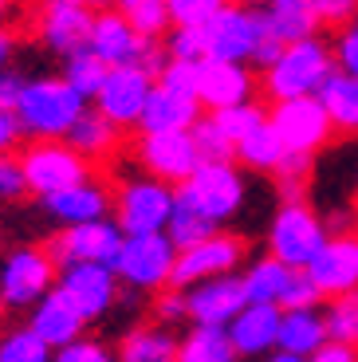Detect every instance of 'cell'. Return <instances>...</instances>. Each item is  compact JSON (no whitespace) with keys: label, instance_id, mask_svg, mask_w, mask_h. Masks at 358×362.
Wrapping results in <instances>:
<instances>
[{"label":"cell","instance_id":"cell-38","mask_svg":"<svg viewBox=\"0 0 358 362\" xmlns=\"http://www.w3.org/2000/svg\"><path fill=\"white\" fill-rule=\"evenodd\" d=\"M193 142H197L201 162H233V158H236L233 138H229L221 127H216V118H213V115H201L197 122H193Z\"/></svg>","mask_w":358,"mask_h":362},{"label":"cell","instance_id":"cell-12","mask_svg":"<svg viewBox=\"0 0 358 362\" xmlns=\"http://www.w3.org/2000/svg\"><path fill=\"white\" fill-rule=\"evenodd\" d=\"M20 165H24V177H28V193H36V197L59 193V189H67V185H75V181L91 177V162L75 150V146L63 142V138L28 146Z\"/></svg>","mask_w":358,"mask_h":362},{"label":"cell","instance_id":"cell-54","mask_svg":"<svg viewBox=\"0 0 358 362\" xmlns=\"http://www.w3.org/2000/svg\"><path fill=\"white\" fill-rule=\"evenodd\" d=\"M244 4H252V8H264V4H268V0H244Z\"/></svg>","mask_w":358,"mask_h":362},{"label":"cell","instance_id":"cell-28","mask_svg":"<svg viewBox=\"0 0 358 362\" xmlns=\"http://www.w3.org/2000/svg\"><path fill=\"white\" fill-rule=\"evenodd\" d=\"M260 16H264V28H268L279 44H291V40H304V36L319 32L311 0H268L260 8Z\"/></svg>","mask_w":358,"mask_h":362},{"label":"cell","instance_id":"cell-1","mask_svg":"<svg viewBox=\"0 0 358 362\" xmlns=\"http://www.w3.org/2000/svg\"><path fill=\"white\" fill-rule=\"evenodd\" d=\"M83 107H87V99L63 75H44V79H24V90H20L12 110L20 118L24 138L52 142V138H67Z\"/></svg>","mask_w":358,"mask_h":362},{"label":"cell","instance_id":"cell-17","mask_svg":"<svg viewBox=\"0 0 358 362\" xmlns=\"http://www.w3.org/2000/svg\"><path fill=\"white\" fill-rule=\"evenodd\" d=\"M307 276L315 280V288L323 291V299L347 296L358 291V233H339L327 236V245L315 252V260L307 264Z\"/></svg>","mask_w":358,"mask_h":362},{"label":"cell","instance_id":"cell-40","mask_svg":"<svg viewBox=\"0 0 358 362\" xmlns=\"http://www.w3.org/2000/svg\"><path fill=\"white\" fill-rule=\"evenodd\" d=\"M311 154H284V162L276 165V181L287 197H304V185H307V173H311Z\"/></svg>","mask_w":358,"mask_h":362},{"label":"cell","instance_id":"cell-5","mask_svg":"<svg viewBox=\"0 0 358 362\" xmlns=\"http://www.w3.org/2000/svg\"><path fill=\"white\" fill-rule=\"evenodd\" d=\"M201 36H205V59L252 64L260 44H264V16L244 0H229L221 12H213L201 24Z\"/></svg>","mask_w":358,"mask_h":362},{"label":"cell","instance_id":"cell-9","mask_svg":"<svg viewBox=\"0 0 358 362\" xmlns=\"http://www.w3.org/2000/svg\"><path fill=\"white\" fill-rule=\"evenodd\" d=\"M87 47H91V52H99V59H103V64H110V67L142 64V67H150V71L158 75L161 64H166V59L158 55V44L146 40L118 8H99V12H95Z\"/></svg>","mask_w":358,"mask_h":362},{"label":"cell","instance_id":"cell-39","mask_svg":"<svg viewBox=\"0 0 358 362\" xmlns=\"http://www.w3.org/2000/svg\"><path fill=\"white\" fill-rule=\"evenodd\" d=\"M205 115H213V118H216V127H221L224 134L233 138V146H236L252 127H260V122L268 118V110L260 107L256 99H248V103H236V107H224V110H205Z\"/></svg>","mask_w":358,"mask_h":362},{"label":"cell","instance_id":"cell-7","mask_svg":"<svg viewBox=\"0 0 358 362\" xmlns=\"http://www.w3.org/2000/svg\"><path fill=\"white\" fill-rule=\"evenodd\" d=\"M55 276L59 264L47 248H12L0 264V303L8 311H28L55 288Z\"/></svg>","mask_w":358,"mask_h":362},{"label":"cell","instance_id":"cell-16","mask_svg":"<svg viewBox=\"0 0 358 362\" xmlns=\"http://www.w3.org/2000/svg\"><path fill=\"white\" fill-rule=\"evenodd\" d=\"M134 158L142 165V173L170 181V185H181L201 165L193 130H161V134H146L142 130V138L134 142Z\"/></svg>","mask_w":358,"mask_h":362},{"label":"cell","instance_id":"cell-2","mask_svg":"<svg viewBox=\"0 0 358 362\" xmlns=\"http://www.w3.org/2000/svg\"><path fill=\"white\" fill-rule=\"evenodd\" d=\"M335 71V47L315 32V36L291 40L279 47V55L264 67V95L272 103L279 99H299V95H319V87Z\"/></svg>","mask_w":358,"mask_h":362},{"label":"cell","instance_id":"cell-13","mask_svg":"<svg viewBox=\"0 0 358 362\" xmlns=\"http://www.w3.org/2000/svg\"><path fill=\"white\" fill-rule=\"evenodd\" d=\"M118 272L110 264H63L55 276V291H59L87 323L103 319L118 303Z\"/></svg>","mask_w":358,"mask_h":362},{"label":"cell","instance_id":"cell-44","mask_svg":"<svg viewBox=\"0 0 358 362\" xmlns=\"http://www.w3.org/2000/svg\"><path fill=\"white\" fill-rule=\"evenodd\" d=\"M229 0H166L170 8V24H185V28H201L213 12H221Z\"/></svg>","mask_w":358,"mask_h":362},{"label":"cell","instance_id":"cell-49","mask_svg":"<svg viewBox=\"0 0 358 362\" xmlns=\"http://www.w3.org/2000/svg\"><path fill=\"white\" fill-rule=\"evenodd\" d=\"M307 362H358V346L354 343H335V339H327V343H323Z\"/></svg>","mask_w":358,"mask_h":362},{"label":"cell","instance_id":"cell-24","mask_svg":"<svg viewBox=\"0 0 358 362\" xmlns=\"http://www.w3.org/2000/svg\"><path fill=\"white\" fill-rule=\"evenodd\" d=\"M28 327H32V331H36V335L55 351V346H67L71 339H79L83 327H87V319H83L79 311H75L71 303L52 288L40 303L28 308Z\"/></svg>","mask_w":358,"mask_h":362},{"label":"cell","instance_id":"cell-11","mask_svg":"<svg viewBox=\"0 0 358 362\" xmlns=\"http://www.w3.org/2000/svg\"><path fill=\"white\" fill-rule=\"evenodd\" d=\"M276 134L284 138L287 154H319L323 146H331L335 127L331 115L323 110L319 95H299V99H279L268 110Z\"/></svg>","mask_w":358,"mask_h":362},{"label":"cell","instance_id":"cell-48","mask_svg":"<svg viewBox=\"0 0 358 362\" xmlns=\"http://www.w3.org/2000/svg\"><path fill=\"white\" fill-rule=\"evenodd\" d=\"M319 28H342L358 16V0H311Z\"/></svg>","mask_w":358,"mask_h":362},{"label":"cell","instance_id":"cell-3","mask_svg":"<svg viewBox=\"0 0 358 362\" xmlns=\"http://www.w3.org/2000/svg\"><path fill=\"white\" fill-rule=\"evenodd\" d=\"M178 197L189 201L193 209H201L209 221L224 228V221L241 217L244 197H248V181H244V165L233 162H201L178 185Z\"/></svg>","mask_w":358,"mask_h":362},{"label":"cell","instance_id":"cell-37","mask_svg":"<svg viewBox=\"0 0 358 362\" xmlns=\"http://www.w3.org/2000/svg\"><path fill=\"white\" fill-rule=\"evenodd\" d=\"M323 319H327V335L335 343H354L358 346V291L335 296L323 303Z\"/></svg>","mask_w":358,"mask_h":362},{"label":"cell","instance_id":"cell-15","mask_svg":"<svg viewBox=\"0 0 358 362\" xmlns=\"http://www.w3.org/2000/svg\"><path fill=\"white\" fill-rule=\"evenodd\" d=\"M158 75L142 64H122V67H110L107 79H103L99 95H95V107L115 122V127H138L142 122V110L146 99H150Z\"/></svg>","mask_w":358,"mask_h":362},{"label":"cell","instance_id":"cell-8","mask_svg":"<svg viewBox=\"0 0 358 362\" xmlns=\"http://www.w3.org/2000/svg\"><path fill=\"white\" fill-rule=\"evenodd\" d=\"M178 201V185L161 177H130L115 193V221L122 233H166V221Z\"/></svg>","mask_w":358,"mask_h":362},{"label":"cell","instance_id":"cell-6","mask_svg":"<svg viewBox=\"0 0 358 362\" xmlns=\"http://www.w3.org/2000/svg\"><path fill=\"white\" fill-rule=\"evenodd\" d=\"M173 260H178V245L166 233H126L115 272L126 288L161 291L173 280Z\"/></svg>","mask_w":358,"mask_h":362},{"label":"cell","instance_id":"cell-52","mask_svg":"<svg viewBox=\"0 0 358 362\" xmlns=\"http://www.w3.org/2000/svg\"><path fill=\"white\" fill-rule=\"evenodd\" d=\"M12 52H16V40H12V32L4 24H0V67H8Z\"/></svg>","mask_w":358,"mask_h":362},{"label":"cell","instance_id":"cell-31","mask_svg":"<svg viewBox=\"0 0 358 362\" xmlns=\"http://www.w3.org/2000/svg\"><path fill=\"white\" fill-rule=\"evenodd\" d=\"M178 362H241V354L224 327L189 323V331L178 339Z\"/></svg>","mask_w":358,"mask_h":362},{"label":"cell","instance_id":"cell-32","mask_svg":"<svg viewBox=\"0 0 358 362\" xmlns=\"http://www.w3.org/2000/svg\"><path fill=\"white\" fill-rule=\"evenodd\" d=\"M287 146L284 138L276 134V127H272V118H264L260 127H252L248 134L236 142V162L244 165V170H256V173H276V165L284 162Z\"/></svg>","mask_w":358,"mask_h":362},{"label":"cell","instance_id":"cell-23","mask_svg":"<svg viewBox=\"0 0 358 362\" xmlns=\"http://www.w3.org/2000/svg\"><path fill=\"white\" fill-rule=\"evenodd\" d=\"M201 115H205V107H201L197 95L178 90V87H170V83H154L138 130H146V134H161V130H193V122H197Z\"/></svg>","mask_w":358,"mask_h":362},{"label":"cell","instance_id":"cell-50","mask_svg":"<svg viewBox=\"0 0 358 362\" xmlns=\"http://www.w3.org/2000/svg\"><path fill=\"white\" fill-rule=\"evenodd\" d=\"M24 138V130H20V118L12 107H0V154H12V146Z\"/></svg>","mask_w":358,"mask_h":362},{"label":"cell","instance_id":"cell-42","mask_svg":"<svg viewBox=\"0 0 358 362\" xmlns=\"http://www.w3.org/2000/svg\"><path fill=\"white\" fill-rule=\"evenodd\" d=\"M166 55L170 59H205V36H201V28L170 24V32H166Z\"/></svg>","mask_w":358,"mask_h":362},{"label":"cell","instance_id":"cell-41","mask_svg":"<svg viewBox=\"0 0 358 362\" xmlns=\"http://www.w3.org/2000/svg\"><path fill=\"white\" fill-rule=\"evenodd\" d=\"M327 299H323V291L315 288V280L307 276V268H296L291 272V280H287L284 296H279V308H323Z\"/></svg>","mask_w":358,"mask_h":362},{"label":"cell","instance_id":"cell-45","mask_svg":"<svg viewBox=\"0 0 358 362\" xmlns=\"http://www.w3.org/2000/svg\"><path fill=\"white\" fill-rule=\"evenodd\" d=\"M154 319L166 327H178V323H189V303H185V291L181 288H161L158 303H154Z\"/></svg>","mask_w":358,"mask_h":362},{"label":"cell","instance_id":"cell-46","mask_svg":"<svg viewBox=\"0 0 358 362\" xmlns=\"http://www.w3.org/2000/svg\"><path fill=\"white\" fill-rule=\"evenodd\" d=\"M331 47H335V67L358 79V16L339 28V40Z\"/></svg>","mask_w":358,"mask_h":362},{"label":"cell","instance_id":"cell-55","mask_svg":"<svg viewBox=\"0 0 358 362\" xmlns=\"http://www.w3.org/2000/svg\"><path fill=\"white\" fill-rule=\"evenodd\" d=\"M354 233H358V205H354Z\"/></svg>","mask_w":358,"mask_h":362},{"label":"cell","instance_id":"cell-21","mask_svg":"<svg viewBox=\"0 0 358 362\" xmlns=\"http://www.w3.org/2000/svg\"><path fill=\"white\" fill-rule=\"evenodd\" d=\"M279 319H284L279 303H252L248 299L224 331H229L241 358H264L268 351L279 346Z\"/></svg>","mask_w":358,"mask_h":362},{"label":"cell","instance_id":"cell-26","mask_svg":"<svg viewBox=\"0 0 358 362\" xmlns=\"http://www.w3.org/2000/svg\"><path fill=\"white\" fill-rule=\"evenodd\" d=\"M67 146H75L87 162H99V158H110L122 146V127H115L99 107H83V115L75 118V127L63 138Z\"/></svg>","mask_w":358,"mask_h":362},{"label":"cell","instance_id":"cell-22","mask_svg":"<svg viewBox=\"0 0 358 362\" xmlns=\"http://www.w3.org/2000/svg\"><path fill=\"white\" fill-rule=\"evenodd\" d=\"M40 205H44V213L52 221H59V225H83V221L107 217L110 209H115V197H110V189L103 181L87 177V181H75V185H67V189H59V193L40 197Z\"/></svg>","mask_w":358,"mask_h":362},{"label":"cell","instance_id":"cell-53","mask_svg":"<svg viewBox=\"0 0 358 362\" xmlns=\"http://www.w3.org/2000/svg\"><path fill=\"white\" fill-rule=\"evenodd\" d=\"M256 362H307V358H299V354H291V351H279V346H276V351H268L264 358H256Z\"/></svg>","mask_w":358,"mask_h":362},{"label":"cell","instance_id":"cell-29","mask_svg":"<svg viewBox=\"0 0 358 362\" xmlns=\"http://www.w3.org/2000/svg\"><path fill=\"white\" fill-rule=\"evenodd\" d=\"M319 103L331 115L335 134H358V79L335 67L331 79L319 87Z\"/></svg>","mask_w":358,"mask_h":362},{"label":"cell","instance_id":"cell-35","mask_svg":"<svg viewBox=\"0 0 358 362\" xmlns=\"http://www.w3.org/2000/svg\"><path fill=\"white\" fill-rule=\"evenodd\" d=\"M115 8L122 12L146 40H161L170 32V8H166V0H115Z\"/></svg>","mask_w":358,"mask_h":362},{"label":"cell","instance_id":"cell-56","mask_svg":"<svg viewBox=\"0 0 358 362\" xmlns=\"http://www.w3.org/2000/svg\"><path fill=\"white\" fill-rule=\"evenodd\" d=\"M91 4H107V0H91Z\"/></svg>","mask_w":358,"mask_h":362},{"label":"cell","instance_id":"cell-51","mask_svg":"<svg viewBox=\"0 0 358 362\" xmlns=\"http://www.w3.org/2000/svg\"><path fill=\"white\" fill-rule=\"evenodd\" d=\"M20 90H24V75L8 71V67H0V107H16Z\"/></svg>","mask_w":358,"mask_h":362},{"label":"cell","instance_id":"cell-33","mask_svg":"<svg viewBox=\"0 0 358 362\" xmlns=\"http://www.w3.org/2000/svg\"><path fill=\"white\" fill-rule=\"evenodd\" d=\"M107 71H110V64H103L99 52H91L87 44L63 55V79L71 83V87L79 90L83 99H95V95H99V87H103V79H107Z\"/></svg>","mask_w":358,"mask_h":362},{"label":"cell","instance_id":"cell-36","mask_svg":"<svg viewBox=\"0 0 358 362\" xmlns=\"http://www.w3.org/2000/svg\"><path fill=\"white\" fill-rule=\"evenodd\" d=\"M0 362H52V346L32 327H12L0 335Z\"/></svg>","mask_w":358,"mask_h":362},{"label":"cell","instance_id":"cell-4","mask_svg":"<svg viewBox=\"0 0 358 362\" xmlns=\"http://www.w3.org/2000/svg\"><path fill=\"white\" fill-rule=\"evenodd\" d=\"M327 236H331L327 221L304 197H287L268 225V252L284 260L287 268H307L315 252L327 245Z\"/></svg>","mask_w":358,"mask_h":362},{"label":"cell","instance_id":"cell-30","mask_svg":"<svg viewBox=\"0 0 358 362\" xmlns=\"http://www.w3.org/2000/svg\"><path fill=\"white\" fill-rule=\"evenodd\" d=\"M291 272L296 268H287V264L276 260L272 252L256 256V260H244V268H241L244 296H248L252 303H279L287 280H291Z\"/></svg>","mask_w":358,"mask_h":362},{"label":"cell","instance_id":"cell-19","mask_svg":"<svg viewBox=\"0 0 358 362\" xmlns=\"http://www.w3.org/2000/svg\"><path fill=\"white\" fill-rule=\"evenodd\" d=\"M256 95V75L236 59H201L197 64V99L205 110H224L248 103Z\"/></svg>","mask_w":358,"mask_h":362},{"label":"cell","instance_id":"cell-34","mask_svg":"<svg viewBox=\"0 0 358 362\" xmlns=\"http://www.w3.org/2000/svg\"><path fill=\"white\" fill-rule=\"evenodd\" d=\"M216 221H209L201 209H193L189 201H173V213H170V221H166V236H170L178 248H189V245H197V240H205V236H213L216 233Z\"/></svg>","mask_w":358,"mask_h":362},{"label":"cell","instance_id":"cell-14","mask_svg":"<svg viewBox=\"0 0 358 362\" xmlns=\"http://www.w3.org/2000/svg\"><path fill=\"white\" fill-rule=\"evenodd\" d=\"M122 228L118 221L99 217V221H83V225H63L52 236L47 252L55 256V264H110L115 268L118 248H122Z\"/></svg>","mask_w":358,"mask_h":362},{"label":"cell","instance_id":"cell-47","mask_svg":"<svg viewBox=\"0 0 358 362\" xmlns=\"http://www.w3.org/2000/svg\"><path fill=\"white\" fill-rule=\"evenodd\" d=\"M24 193H28V177L20 158L0 154V201H20Z\"/></svg>","mask_w":358,"mask_h":362},{"label":"cell","instance_id":"cell-27","mask_svg":"<svg viewBox=\"0 0 358 362\" xmlns=\"http://www.w3.org/2000/svg\"><path fill=\"white\" fill-rule=\"evenodd\" d=\"M327 319L323 308H287L279 319V351H291L299 358H311L327 343Z\"/></svg>","mask_w":358,"mask_h":362},{"label":"cell","instance_id":"cell-10","mask_svg":"<svg viewBox=\"0 0 358 362\" xmlns=\"http://www.w3.org/2000/svg\"><path fill=\"white\" fill-rule=\"evenodd\" d=\"M244 260H248V245L244 236L224 233L216 228L213 236L197 240L189 248H178V260H173V288H193L201 280H213V276H229V272H241Z\"/></svg>","mask_w":358,"mask_h":362},{"label":"cell","instance_id":"cell-20","mask_svg":"<svg viewBox=\"0 0 358 362\" xmlns=\"http://www.w3.org/2000/svg\"><path fill=\"white\" fill-rule=\"evenodd\" d=\"M91 20H95L91 0H40V40L59 55L87 44Z\"/></svg>","mask_w":358,"mask_h":362},{"label":"cell","instance_id":"cell-25","mask_svg":"<svg viewBox=\"0 0 358 362\" xmlns=\"http://www.w3.org/2000/svg\"><path fill=\"white\" fill-rule=\"evenodd\" d=\"M118 362H178V335L166 323H142L130 327L115 346Z\"/></svg>","mask_w":358,"mask_h":362},{"label":"cell","instance_id":"cell-43","mask_svg":"<svg viewBox=\"0 0 358 362\" xmlns=\"http://www.w3.org/2000/svg\"><path fill=\"white\" fill-rule=\"evenodd\" d=\"M52 362H118L115 351H110L103 339H71L67 346H55Z\"/></svg>","mask_w":358,"mask_h":362},{"label":"cell","instance_id":"cell-18","mask_svg":"<svg viewBox=\"0 0 358 362\" xmlns=\"http://www.w3.org/2000/svg\"><path fill=\"white\" fill-rule=\"evenodd\" d=\"M185 303H189V323L229 327L236 311L248 303L244 284H241V272L213 276V280H201V284H193V288H185Z\"/></svg>","mask_w":358,"mask_h":362}]
</instances>
